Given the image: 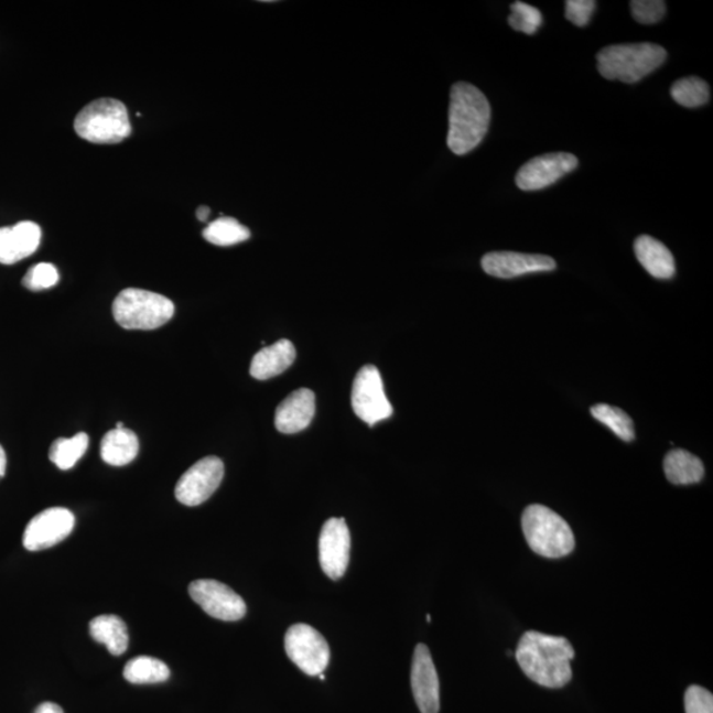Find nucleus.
<instances>
[{"label":"nucleus","mask_w":713,"mask_h":713,"mask_svg":"<svg viewBox=\"0 0 713 713\" xmlns=\"http://www.w3.org/2000/svg\"><path fill=\"white\" fill-rule=\"evenodd\" d=\"M516 658L525 676L542 688L562 689L571 682L575 650L568 638L526 631L519 639Z\"/></svg>","instance_id":"nucleus-1"},{"label":"nucleus","mask_w":713,"mask_h":713,"mask_svg":"<svg viewBox=\"0 0 713 713\" xmlns=\"http://www.w3.org/2000/svg\"><path fill=\"white\" fill-rule=\"evenodd\" d=\"M490 105L484 93L468 83L452 86L446 143L456 155H466L484 141L490 123Z\"/></svg>","instance_id":"nucleus-2"},{"label":"nucleus","mask_w":713,"mask_h":713,"mask_svg":"<svg viewBox=\"0 0 713 713\" xmlns=\"http://www.w3.org/2000/svg\"><path fill=\"white\" fill-rule=\"evenodd\" d=\"M668 57L661 45L651 43L606 46L598 52L597 69L606 79L635 84L659 68Z\"/></svg>","instance_id":"nucleus-3"},{"label":"nucleus","mask_w":713,"mask_h":713,"mask_svg":"<svg viewBox=\"0 0 713 713\" xmlns=\"http://www.w3.org/2000/svg\"><path fill=\"white\" fill-rule=\"evenodd\" d=\"M522 530L530 549L543 558H564L575 549L570 525L548 506H528L522 516Z\"/></svg>","instance_id":"nucleus-4"},{"label":"nucleus","mask_w":713,"mask_h":713,"mask_svg":"<svg viewBox=\"0 0 713 713\" xmlns=\"http://www.w3.org/2000/svg\"><path fill=\"white\" fill-rule=\"evenodd\" d=\"M75 130L79 138L96 144H116L131 134L129 111L115 98H101L78 112Z\"/></svg>","instance_id":"nucleus-5"},{"label":"nucleus","mask_w":713,"mask_h":713,"mask_svg":"<svg viewBox=\"0 0 713 713\" xmlns=\"http://www.w3.org/2000/svg\"><path fill=\"white\" fill-rule=\"evenodd\" d=\"M112 315L125 330L152 331L170 322L175 315V305L160 293L128 289L112 303Z\"/></svg>","instance_id":"nucleus-6"},{"label":"nucleus","mask_w":713,"mask_h":713,"mask_svg":"<svg viewBox=\"0 0 713 713\" xmlns=\"http://www.w3.org/2000/svg\"><path fill=\"white\" fill-rule=\"evenodd\" d=\"M287 656L306 676L317 677L328 668L330 645L315 628L306 624L291 626L285 633Z\"/></svg>","instance_id":"nucleus-7"},{"label":"nucleus","mask_w":713,"mask_h":713,"mask_svg":"<svg viewBox=\"0 0 713 713\" xmlns=\"http://www.w3.org/2000/svg\"><path fill=\"white\" fill-rule=\"evenodd\" d=\"M352 408L371 428L392 415V406L386 397L381 372L376 366L366 365L358 371L353 383Z\"/></svg>","instance_id":"nucleus-8"},{"label":"nucleus","mask_w":713,"mask_h":713,"mask_svg":"<svg viewBox=\"0 0 713 713\" xmlns=\"http://www.w3.org/2000/svg\"><path fill=\"white\" fill-rule=\"evenodd\" d=\"M190 595L206 615L222 622H238L248 612L244 598L217 580H195L190 585Z\"/></svg>","instance_id":"nucleus-9"},{"label":"nucleus","mask_w":713,"mask_h":713,"mask_svg":"<svg viewBox=\"0 0 713 713\" xmlns=\"http://www.w3.org/2000/svg\"><path fill=\"white\" fill-rule=\"evenodd\" d=\"M224 473L222 458L209 456L199 460L179 479L175 489L177 501L185 506L204 504L222 485Z\"/></svg>","instance_id":"nucleus-10"},{"label":"nucleus","mask_w":713,"mask_h":713,"mask_svg":"<svg viewBox=\"0 0 713 713\" xmlns=\"http://www.w3.org/2000/svg\"><path fill=\"white\" fill-rule=\"evenodd\" d=\"M73 512L64 508H51L33 517L24 530L23 544L29 551L51 549L75 529Z\"/></svg>","instance_id":"nucleus-11"},{"label":"nucleus","mask_w":713,"mask_h":713,"mask_svg":"<svg viewBox=\"0 0 713 713\" xmlns=\"http://www.w3.org/2000/svg\"><path fill=\"white\" fill-rule=\"evenodd\" d=\"M577 165L579 160L572 153H544L522 165L517 173L516 183L522 191L544 190L576 170Z\"/></svg>","instance_id":"nucleus-12"},{"label":"nucleus","mask_w":713,"mask_h":713,"mask_svg":"<svg viewBox=\"0 0 713 713\" xmlns=\"http://www.w3.org/2000/svg\"><path fill=\"white\" fill-rule=\"evenodd\" d=\"M320 565L332 580L342 579L349 565L350 532L344 518H331L318 539Z\"/></svg>","instance_id":"nucleus-13"},{"label":"nucleus","mask_w":713,"mask_h":713,"mask_svg":"<svg viewBox=\"0 0 713 713\" xmlns=\"http://www.w3.org/2000/svg\"><path fill=\"white\" fill-rule=\"evenodd\" d=\"M411 688L419 711L437 713L440 710V683L431 652L424 644H419L412 658Z\"/></svg>","instance_id":"nucleus-14"},{"label":"nucleus","mask_w":713,"mask_h":713,"mask_svg":"<svg viewBox=\"0 0 713 713\" xmlns=\"http://www.w3.org/2000/svg\"><path fill=\"white\" fill-rule=\"evenodd\" d=\"M486 274L501 279H511L531 272L555 270L554 259L548 256L521 255L515 251H493L482 261Z\"/></svg>","instance_id":"nucleus-15"},{"label":"nucleus","mask_w":713,"mask_h":713,"mask_svg":"<svg viewBox=\"0 0 713 713\" xmlns=\"http://www.w3.org/2000/svg\"><path fill=\"white\" fill-rule=\"evenodd\" d=\"M42 229L35 223L23 222L0 228V263L13 264L29 258L39 249Z\"/></svg>","instance_id":"nucleus-16"},{"label":"nucleus","mask_w":713,"mask_h":713,"mask_svg":"<svg viewBox=\"0 0 713 713\" xmlns=\"http://www.w3.org/2000/svg\"><path fill=\"white\" fill-rule=\"evenodd\" d=\"M316 412V399L313 391L299 389L291 392L278 406L276 412V428L282 433H296L305 430L312 422Z\"/></svg>","instance_id":"nucleus-17"},{"label":"nucleus","mask_w":713,"mask_h":713,"mask_svg":"<svg viewBox=\"0 0 713 713\" xmlns=\"http://www.w3.org/2000/svg\"><path fill=\"white\" fill-rule=\"evenodd\" d=\"M295 346L289 339H279L276 344L259 350L250 365V375L259 381L282 375L295 361Z\"/></svg>","instance_id":"nucleus-18"},{"label":"nucleus","mask_w":713,"mask_h":713,"mask_svg":"<svg viewBox=\"0 0 713 713\" xmlns=\"http://www.w3.org/2000/svg\"><path fill=\"white\" fill-rule=\"evenodd\" d=\"M635 251L638 262L651 277L671 279L676 276V261L671 251L662 242L650 236L637 238Z\"/></svg>","instance_id":"nucleus-19"},{"label":"nucleus","mask_w":713,"mask_h":713,"mask_svg":"<svg viewBox=\"0 0 713 713\" xmlns=\"http://www.w3.org/2000/svg\"><path fill=\"white\" fill-rule=\"evenodd\" d=\"M90 636L108 648L112 656H122L129 648V630L121 617L104 615L91 619Z\"/></svg>","instance_id":"nucleus-20"},{"label":"nucleus","mask_w":713,"mask_h":713,"mask_svg":"<svg viewBox=\"0 0 713 713\" xmlns=\"http://www.w3.org/2000/svg\"><path fill=\"white\" fill-rule=\"evenodd\" d=\"M139 452V440L129 429H115L106 433L101 443V457L106 464L123 466L134 462Z\"/></svg>","instance_id":"nucleus-21"},{"label":"nucleus","mask_w":713,"mask_h":713,"mask_svg":"<svg viewBox=\"0 0 713 713\" xmlns=\"http://www.w3.org/2000/svg\"><path fill=\"white\" fill-rule=\"evenodd\" d=\"M665 475L674 485H691L702 482L704 465L702 460L689 451L672 450L663 462Z\"/></svg>","instance_id":"nucleus-22"},{"label":"nucleus","mask_w":713,"mask_h":713,"mask_svg":"<svg viewBox=\"0 0 713 713\" xmlns=\"http://www.w3.org/2000/svg\"><path fill=\"white\" fill-rule=\"evenodd\" d=\"M171 676L169 666L152 657H137L125 666L123 677L132 684L165 682Z\"/></svg>","instance_id":"nucleus-23"},{"label":"nucleus","mask_w":713,"mask_h":713,"mask_svg":"<svg viewBox=\"0 0 713 713\" xmlns=\"http://www.w3.org/2000/svg\"><path fill=\"white\" fill-rule=\"evenodd\" d=\"M88 446L89 436L85 432L69 439L60 437L51 446L50 460L58 469L69 471L85 455Z\"/></svg>","instance_id":"nucleus-24"},{"label":"nucleus","mask_w":713,"mask_h":713,"mask_svg":"<svg viewBox=\"0 0 713 713\" xmlns=\"http://www.w3.org/2000/svg\"><path fill=\"white\" fill-rule=\"evenodd\" d=\"M203 236L209 244L226 248V246L248 241L251 233L246 226L239 224L237 219L222 217L206 226Z\"/></svg>","instance_id":"nucleus-25"},{"label":"nucleus","mask_w":713,"mask_h":713,"mask_svg":"<svg viewBox=\"0 0 713 713\" xmlns=\"http://www.w3.org/2000/svg\"><path fill=\"white\" fill-rule=\"evenodd\" d=\"M591 414L596 421L606 425L612 432H615L624 442H633L635 440V423H633L631 418L622 409L609 404H596L591 409Z\"/></svg>","instance_id":"nucleus-26"},{"label":"nucleus","mask_w":713,"mask_h":713,"mask_svg":"<svg viewBox=\"0 0 713 713\" xmlns=\"http://www.w3.org/2000/svg\"><path fill=\"white\" fill-rule=\"evenodd\" d=\"M671 97L684 108H701L710 101V86L698 77L678 79L671 86Z\"/></svg>","instance_id":"nucleus-27"},{"label":"nucleus","mask_w":713,"mask_h":713,"mask_svg":"<svg viewBox=\"0 0 713 713\" xmlns=\"http://www.w3.org/2000/svg\"><path fill=\"white\" fill-rule=\"evenodd\" d=\"M511 13L509 24L512 30L523 32L526 35H534L542 25L543 18L541 11L523 2H515L510 7Z\"/></svg>","instance_id":"nucleus-28"},{"label":"nucleus","mask_w":713,"mask_h":713,"mask_svg":"<svg viewBox=\"0 0 713 713\" xmlns=\"http://www.w3.org/2000/svg\"><path fill=\"white\" fill-rule=\"evenodd\" d=\"M58 270L52 263L33 266L23 278V285L31 291L52 289L58 282Z\"/></svg>","instance_id":"nucleus-29"},{"label":"nucleus","mask_w":713,"mask_h":713,"mask_svg":"<svg viewBox=\"0 0 713 713\" xmlns=\"http://www.w3.org/2000/svg\"><path fill=\"white\" fill-rule=\"evenodd\" d=\"M633 18L639 24H656L661 22L666 13V3L662 0H635L630 3Z\"/></svg>","instance_id":"nucleus-30"},{"label":"nucleus","mask_w":713,"mask_h":713,"mask_svg":"<svg viewBox=\"0 0 713 713\" xmlns=\"http://www.w3.org/2000/svg\"><path fill=\"white\" fill-rule=\"evenodd\" d=\"M685 713H713V696L701 685H691L684 695Z\"/></svg>","instance_id":"nucleus-31"},{"label":"nucleus","mask_w":713,"mask_h":713,"mask_svg":"<svg viewBox=\"0 0 713 713\" xmlns=\"http://www.w3.org/2000/svg\"><path fill=\"white\" fill-rule=\"evenodd\" d=\"M596 4L595 0H569L565 2V18L577 26H585L590 23Z\"/></svg>","instance_id":"nucleus-32"},{"label":"nucleus","mask_w":713,"mask_h":713,"mask_svg":"<svg viewBox=\"0 0 713 713\" xmlns=\"http://www.w3.org/2000/svg\"><path fill=\"white\" fill-rule=\"evenodd\" d=\"M33 713H64L63 709L60 705L51 702L40 704L39 707Z\"/></svg>","instance_id":"nucleus-33"},{"label":"nucleus","mask_w":713,"mask_h":713,"mask_svg":"<svg viewBox=\"0 0 713 713\" xmlns=\"http://www.w3.org/2000/svg\"><path fill=\"white\" fill-rule=\"evenodd\" d=\"M209 215L210 209L208 208V206H199V208L197 209V218L199 219V222L205 223L206 219L209 218Z\"/></svg>","instance_id":"nucleus-34"},{"label":"nucleus","mask_w":713,"mask_h":713,"mask_svg":"<svg viewBox=\"0 0 713 713\" xmlns=\"http://www.w3.org/2000/svg\"><path fill=\"white\" fill-rule=\"evenodd\" d=\"M6 466H7L6 452L3 450V446L0 445V478H2L4 476Z\"/></svg>","instance_id":"nucleus-35"}]
</instances>
